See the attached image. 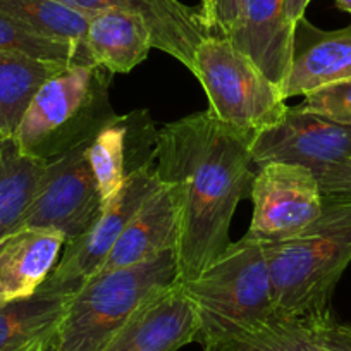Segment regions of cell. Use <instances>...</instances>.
I'll return each mask as SVG.
<instances>
[{
    "label": "cell",
    "instance_id": "obj_1",
    "mask_svg": "<svg viewBox=\"0 0 351 351\" xmlns=\"http://www.w3.org/2000/svg\"><path fill=\"white\" fill-rule=\"evenodd\" d=\"M250 138L208 110L157 130L155 167L160 181L180 191L181 234L178 282L191 281L231 245L232 215L252 195L256 165Z\"/></svg>",
    "mask_w": 351,
    "mask_h": 351
},
{
    "label": "cell",
    "instance_id": "obj_2",
    "mask_svg": "<svg viewBox=\"0 0 351 351\" xmlns=\"http://www.w3.org/2000/svg\"><path fill=\"white\" fill-rule=\"evenodd\" d=\"M276 313L326 319L330 298L351 263V202H326L308 228L288 239L263 243Z\"/></svg>",
    "mask_w": 351,
    "mask_h": 351
},
{
    "label": "cell",
    "instance_id": "obj_3",
    "mask_svg": "<svg viewBox=\"0 0 351 351\" xmlns=\"http://www.w3.org/2000/svg\"><path fill=\"white\" fill-rule=\"evenodd\" d=\"M112 74L100 66L73 64L42 84L12 141L19 152L50 162L88 143L117 114L110 104Z\"/></svg>",
    "mask_w": 351,
    "mask_h": 351
},
{
    "label": "cell",
    "instance_id": "obj_4",
    "mask_svg": "<svg viewBox=\"0 0 351 351\" xmlns=\"http://www.w3.org/2000/svg\"><path fill=\"white\" fill-rule=\"evenodd\" d=\"M181 286L195 306L197 341L204 346L278 315L263 243L246 236L231 243L204 272Z\"/></svg>",
    "mask_w": 351,
    "mask_h": 351
},
{
    "label": "cell",
    "instance_id": "obj_5",
    "mask_svg": "<svg viewBox=\"0 0 351 351\" xmlns=\"http://www.w3.org/2000/svg\"><path fill=\"white\" fill-rule=\"evenodd\" d=\"M176 282V250L138 265L97 274L74 293L45 351H102L150 296Z\"/></svg>",
    "mask_w": 351,
    "mask_h": 351
},
{
    "label": "cell",
    "instance_id": "obj_6",
    "mask_svg": "<svg viewBox=\"0 0 351 351\" xmlns=\"http://www.w3.org/2000/svg\"><path fill=\"white\" fill-rule=\"evenodd\" d=\"M191 74L207 95L208 112L250 140L279 123L288 110L281 88L228 38L202 40Z\"/></svg>",
    "mask_w": 351,
    "mask_h": 351
},
{
    "label": "cell",
    "instance_id": "obj_7",
    "mask_svg": "<svg viewBox=\"0 0 351 351\" xmlns=\"http://www.w3.org/2000/svg\"><path fill=\"white\" fill-rule=\"evenodd\" d=\"M88 143L47 162L35 197L16 231L23 228L53 229L62 232L67 243L83 236L99 221L104 205L88 164Z\"/></svg>",
    "mask_w": 351,
    "mask_h": 351
},
{
    "label": "cell",
    "instance_id": "obj_8",
    "mask_svg": "<svg viewBox=\"0 0 351 351\" xmlns=\"http://www.w3.org/2000/svg\"><path fill=\"white\" fill-rule=\"evenodd\" d=\"M253 217L246 238L262 243L288 239L308 228L324 210L319 181L298 164L262 165L253 180Z\"/></svg>",
    "mask_w": 351,
    "mask_h": 351
},
{
    "label": "cell",
    "instance_id": "obj_9",
    "mask_svg": "<svg viewBox=\"0 0 351 351\" xmlns=\"http://www.w3.org/2000/svg\"><path fill=\"white\" fill-rule=\"evenodd\" d=\"M158 183L155 164H147L131 172L112 204L104 207L99 221L83 236L66 243L59 263L42 286L74 295L95 278L128 222Z\"/></svg>",
    "mask_w": 351,
    "mask_h": 351
},
{
    "label": "cell",
    "instance_id": "obj_10",
    "mask_svg": "<svg viewBox=\"0 0 351 351\" xmlns=\"http://www.w3.org/2000/svg\"><path fill=\"white\" fill-rule=\"evenodd\" d=\"M250 152L256 169L286 162L317 174L351 157V126L288 107L279 123L252 138Z\"/></svg>",
    "mask_w": 351,
    "mask_h": 351
},
{
    "label": "cell",
    "instance_id": "obj_11",
    "mask_svg": "<svg viewBox=\"0 0 351 351\" xmlns=\"http://www.w3.org/2000/svg\"><path fill=\"white\" fill-rule=\"evenodd\" d=\"M157 130L147 110L117 116L95 134L86 158L104 207L112 204L128 176L155 160Z\"/></svg>",
    "mask_w": 351,
    "mask_h": 351
},
{
    "label": "cell",
    "instance_id": "obj_12",
    "mask_svg": "<svg viewBox=\"0 0 351 351\" xmlns=\"http://www.w3.org/2000/svg\"><path fill=\"white\" fill-rule=\"evenodd\" d=\"M197 336L195 306L176 282L150 296L102 351H178Z\"/></svg>",
    "mask_w": 351,
    "mask_h": 351
},
{
    "label": "cell",
    "instance_id": "obj_13",
    "mask_svg": "<svg viewBox=\"0 0 351 351\" xmlns=\"http://www.w3.org/2000/svg\"><path fill=\"white\" fill-rule=\"evenodd\" d=\"M181 234V200L174 184L160 181L131 217L102 263L99 274L138 265L178 248Z\"/></svg>",
    "mask_w": 351,
    "mask_h": 351
},
{
    "label": "cell",
    "instance_id": "obj_14",
    "mask_svg": "<svg viewBox=\"0 0 351 351\" xmlns=\"http://www.w3.org/2000/svg\"><path fill=\"white\" fill-rule=\"evenodd\" d=\"M351 80V25L326 32L306 18L295 25L291 64L282 83V97L308 95L313 90Z\"/></svg>",
    "mask_w": 351,
    "mask_h": 351
},
{
    "label": "cell",
    "instance_id": "obj_15",
    "mask_svg": "<svg viewBox=\"0 0 351 351\" xmlns=\"http://www.w3.org/2000/svg\"><path fill=\"white\" fill-rule=\"evenodd\" d=\"M77 11H123L145 19L154 40V49L165 52L193 73L195 52L207 33L198 21L197 9L181 0H59Z\"/></svg>",
    "mask_w": 351,
    "mask_h": 351
},
{
    "label": "cell",
    "instance_id": "obj_16",
    "mask_svg": "<svg viewBox=\"0 0 351 351\" xmlns=\"http://www.w3.org/2000/svg\"><path fill=\"white\" fill-rule=\"evenodd\" d=\"M66 236L53 229L23 228L0 239V306L29 298L59 263Z\"/></svg>",
    "mask_w": 351,
    "mask_h": 351
},
{
    "label": "cell",
    "instance_id": "obj_17",
    "mask_svg": "<svg viewBox=\"0 0 351 351\" xmlns=\"http://www.w3.org/2000/svg\"><path fill=\"white\" fill-rule=\"evenodd\" d=\"M293 33L286 0H246L239 28L228 40L282 88L291 64Z\"/></svg>",
    "mask_w": 351,
    "mask_h": 351
},
{
    "label": "cell",
    "instance_id": "obj_18",
    "mask_svg": "<svg viewBox=\"0 0 351 351\" xmlns=\"http://www.w3.org/2000/svg\"><path fill=\"white\" fill-rule=\"evenodd\" d=\"M84 45L95 66L110 74H126L147 59L154 40L141 16L100 11L90 16Z\"/></svg>",
    "mask_w": 351,
    "mask_h": 351
},
{
    "label": "cell",
    "instance_id": "obj_19",
    "mask_svg": "<svg viewBox=\"0 0 351 351\" xmlns=\"http://www.w3.org/2000/svg\"><path fill=\"white\" fill-rule=\"evenodd\" d=\"M71 293L42 288L33 296L0 306V351H14L57 329Z\"/></svg>",
    "mask_w": 351,
    "mask_h": 351
},
{
    "label": "cell",
    "instance_id": "obj_20",
    "mask_svg": "<svg viewBox=\"0 0 351 351\" xmlns=\"http://www.w3.org/2000/svg\"><path fill=\"white\" fill-rule=\"evenodd\" d=\"M332 315V313H330ZM329 315V317H330ZM326 319L276 315L253 329L205 344V351H324L320 329Z\"/></svg>",
    "mask_w": 351,
    "mask_h": 351
},
{
    "label": "cell",
    "instance_id": "obj_21",
    "mask_svg": "<svg viewBox=\"0 0 351 351\" xmlns=\"http://www.w3.org/2000/svg\"><path fill=\"white\" fill-rule=\"evenodd\" d=\"M66 66L0 52V133L12 138L43 83Z\"/></svg>",
    "mask_w": 351,
    "mask_h": 351
},
{
    "label": "cell",
    "instance_id": "obj_22",
    "mask_svg": "<svg viewBox=\"0 0 351 351\" xmlns=\"http://www.w3.org/2000/svg\"><path fill=\"white\" fill-rule=\"evenodd\" d=\"M45 164L21 154L12 138L0 140V239L16 231L35 197Z\"/></svg>",
    "mask_w": 351,
    "mask_h": 351
},
{
    "label": "cell",
    "instance_id": "obj_23",
    "mask_svg": "<svg viewBox=\"0 0 351 351\" xmlns=\"http://www.w3.org/2000/svg\"><path fill=\"white\" fill-rule=\"evenodd\" d=\"M0 16L88 53L84 38L92 16L88 12L69 8L59 0H0Z\"/></svg>",
    "mask_w": 351,
    "mask_h": 351
},
{
    "label": "cell",
    "instance_id": "obj_24",
    "mask_svg": "<svg viewBox=\"0 0 351 351\" xmlns=\"http://www.w3.org/2000/svg\"><path fill=\"white\" fill-rule=\"evenodd\" d=\"M0 52L16 53V56L62 64V66H73V64L95 66L84 50L38 35L4 16H0Z\"/></svg>",
    "mask_w": 351,
    "mask_h": 351
},
{
    "label": "cell",
    "instance_id": "obj_25",
    "mask_svg": "<svg viewBox=\"0 0 351 351\" xmlns=\"http://www.w3.org/2000/svg\"><path fill=\"white\" fill-rule=\"evenodd\" d=\"M296 107L303 112L351 126V80L337 81L313 90Z\"/></svg>",
    "mask_w": 351,
    "mask_h": 351
},
{
    "label": "cell",
    "instance_id": "obj_26",
    "mask_svg": "<svg viewBox=\"0 0 351 351\" xmlns=\"http://www.w3.org/2000/svg\"><path fill=\"white\" fill-rule=\"evenodd\" d=\"M246 0H200L198 21L207 36L231 38L243 19Z\"/></svg>",
    "mask_w": 351,
    "mask_h": 351
},
{
    "label": "cell",
    "instance_id": "obj_27",
    "mask_svg": "<svg viewBox=\"0 0 351 351\" xmlns=\"http://www.w3.org/2000/svg\"><path fill=\"white\" fill-rule=\"evenodd\" d=\"M326 202H351V157L315 174Z\"/></svg>",
    "mask_w": 351,
    "mask_h": 351
},
{
    "label": "cell",
    "instance_id": "obj_28",
    "mask_svg": "<svg viewBox=\"0 0 351 351\" xmlns=\"http://www.w3.org/2000/svg\"><path fill=\"white\" fill-rule=\"evenodd\" d=\"M324 351H351V324L337 322L330 315L320 329Z\"/></svg>",
    "mask_w": 351,
    "mask_h": 351
},
{
    "label": "cell",
    "instance_id": "obj_29",
    "mask_svg": "<svg viewBox=\"0 0 351 351\" xmlns=\"http://www.w3.org/2000/svg\"><path fill=\"white\" fill-rule=\"evenodd\" d=\"M310 0H286V14L291 25L295 26L302 18H305V11Z\"/></svg>",
    "mask_w": 351,
    "mask_h": 351
},
{
    "label": "cell",
    "instance_id": "obj_30",
    "mask_svg": "<svg viewBox=\"0 0 351 351\" xmlns=\"http://www.w3.org/2000/svg\"><path fill=\"white\" fill-rule=\"evenodd\" d=\"M50 336H52V334H50ZM50 336H47V337H38V339L32 341V343L25 344V346L18 348V350H14V351H45L47 341H49Z\"/></svg>",
    "mask_w": 351,
    "mask_h": 351
},
{
    "label": "cell",
    "instance_id": "obj_31",
    "mask_svg": "<svg viewBox=\"0 0 351 351\" xmlns=\"http://www.w3.org/2000/svg\"><path fill=\"white\" fill-rule=\"evenodd\" d=\"M336 8L351 14V0H336Z\"/></svg>",
    "mask_w": 351,
    "mask_h": 351
},
{
    "label": "cell",
    "instance_id": "obj_32",
    "mask_svg": "<svg viewBox=\"0 0 351 351\" xmlns=\"http://www.w3.org/2000/svg\"><path fill=\"white\" fill-rule=\"evenodd\" d=\"M0 140H4V136H2V133H0Z\"/></svg>",
    "mask_w": 351,
    "mask_h": 351
}]
</instances>
